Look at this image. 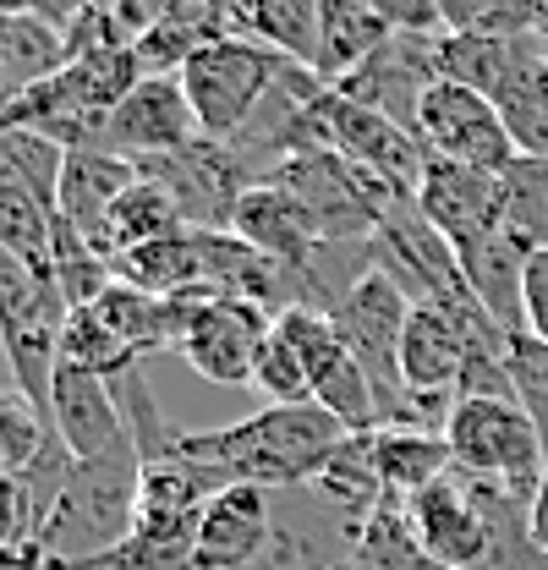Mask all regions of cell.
<instances>
[{
    "mask_svg": "<svg viewBox=\"0 0 548 570\" xmlns=\"http://www.w3.org/2000/svg\"><path fill=\"white\" fill-rule=\"evenodd\" d=\"M373 450H379V478H384L390 499L422 494V489H433V483H444L456 472L450 439L428 433V428H379Z\"/></svg>",
    "mask_w": 548,
    "mask_h": 570,
    "instance_id": "cell-26",
    "label": "cell"
},
{
    "mask_svg": "<svg viewBox=\"0 0 548 570\" xmlns=\"http://www.w3.org/2000/svg\"><path fill=\"white\" fill-rule=\"evenodd\" d=\"M231 22L242 39L274 50L291 67H319V33H324V0H253L231 6Z\"/></svg>",
    "mask_w": 548,
    "mask_h": 570,
    "instance_id": "cell-23",
    "label": "cell"
},
{
    "mask_svg": "<svg viewBox=\"0 0 548 570\" xmlns=\"http://www.w3.org/2000/svg\"><path fill=\"white\" fill-rule=\"evenodd\" d=\"M17 543H39V510L22 478H0V549H17Z\"/></svg>",
    "mask_w": 548,
    "mask_h": 570,
    "instance_id": "cell-34",
    "label": "cell"
},
{
    "mask_svg": "<svg viewBox=\"0 0 548 570\" xmlns=\"http://www.w3.org/2000/svg\"><path fill=\"white\" fill-rule=\"evenodd\" d=\"M285 67H291V61H280L274 50L242 39V33H231V39L198 50V56L182 67V88H187V105H193L204 138H214V142L242 138V127L258 116V105L274 94V82H280Z\"/></svg>",
    "mask_w": 548,
    "mask_h": 570,
    "instance_id": "cell-6",
    "label": "cell"
},
{
    "mask_svg": "<svg viewBox=\"0 0 548 570\" xmlns=\"http://www.w3.org/2000/svg\"><path fill=\"white\" fill-rule=\"evenodd\" d=\"M0 110H6V67H0Z\"/></svg>",
    "mask_w": 548,
    "mask_h": 570,
    "instance_id": "cell-39",
    "label": "cell"
},
{
    "mask_svg": "<svg viewBox=\"0 0 548 570\" xmlns=\"http://www.w3.org/2000/svg\"><path fill=\"white\" fill-rule=\"evenodd\" d=\"M231 236H242L253 253H264L270 264L291 269L296 281H307V291H313V269H319V258H324V242H319V230L307 225V214L296 209L274 181H258V187L236 204ZM313 307H319V296H313Z\"/></svg>",
    "mask_w": 548,
    "mask_h": 570,
    "instance_id": "cell-16",
    "label": "cell"
},
{
    "mask_svg": "<svg viewBox=\"0 0 548 570\" xmlns=\"http://www.w3.org/2000/svg\"><path fill=\"white\" fill-rule=\"evenodd\" d=\"M50 433L71 450V461H99V455H116V450L133 444L121 401H116V384L99 379V373H82V367H61L56 373Z\"/></svg>",
    "mask_w": 548,
    "mask_h": 570,
    "instance_id": "cell-14",
    "label": "cell"
},
{
    "mask_svg": "<svg viewBox=\"0 0 548 570\" xmlns=\"http://www.w3.org/2000/svg\"><path fill=\"white\" fill-rule=\"evenodd\" d=\"M411 307L417 302L379 264H368V275L345 285V296L330 307L345 352L362 362V373L379 395V428H407L411 395L401 384V335H407Z\"/></svg>",
    "mask_w": 548,
    "mask_h": 570,
    "instance_id": "cell-5",
    "label": "cell"
},
{
    "mask_svg": "<svg viewBox=\"0 0 548 570\" xmlns=\"http://www.w3.org/2000/svg\"><path fill=\"white\" fill-rule=\"evenodd\" d=\"M527 258H532V253L516 247L505 230L478 236V242H467V247L456 253L472 302H478L505 335H527Z\"/></svg>",
    "mask_w": 548,
    "mask_h": 570,
    "instance_id": "cell-18",
    "label": "cell"
},
{
    "mask_svg": "<svg viewBox=\"0 0 548 570\" xmlns=\"http://www.w3.org/2000/svg\"><path fill=\"white\" fill-rule=\"evenodd\" d=\"M395 504L407 510L417 549L439 570H478L488 560L493 527H488V504H482L472 478L450 472L444 483H433V489H422L411 499H395Z\"/></svg>",
    "mask_w": 548,
    "mask_h": 570,
    "instance_id": "cell-12",
    "label": "cell"
},
{
    "mask_svg": "<svg viewBox=\"0 0 548 570\" xmlns=\"http://www.w3.org/2000/svg\"><path fill=\"white\" fill-rule=\"evenodd\" d=\"M182 230H187V219L170 204V193L137 176L133 193H121V204L105 214V225H99V236H94V253L116 269L127 253L148 247V242H165V236H182Z\"/></svg>",
    "mask_w": 548,
    "mask_h": 570,
    "instance_id": "cell-25",
    "label": "cell"
},
{
    "mask_svg": "<svg viewBox=\"0 0 548 570\" xmlns=\"http://www.w3.org/2000/svg\"><path fill=\"white\" fill-rule=\"evenodd\" d=\"M444 439H450V455H456V472L472 478V483H488L499 494L532 504L538 489H544L548 472V450L538 423L521 412V401H482V395H461L450 423H444Z\"/></svg>",
    "mask_w": 548,
    "mask_h": 570,
    "instance_id": "cell-3",
    "label": "cell"
},
{
    "mask_svg": "<svg viewBox=\"0 0 548 570\" xmlns=\"http://www.w3.org/2000/svg\"><path fill=\"white\" fill-rule=\"evenodd\" d=\"M253 390L270 395V406H313V390H307V367L302 356L280 341V330L270 335V346L258 352V373H253Z\"/></svg>",
    "mask_w": 548,
    "mask_h": 570,
    "instance_id": "cell-32",
    "label": "cell"
},
{
    "mask_svg": "<svg viewBox=\"0 0 548 570\" xmlns=\"http://www.w3.org/2000/svg\"><path fill=\"white\" fill-rule=\"evenodd\" d=\"M527 527H532V543L548 554V472H544V489L532 499V510H527Z\"/></svg>",
    "mask_w": 548,
    "mask_h": 570,
    "instance_id": "cell-37",
    "label": "cell"
},
{
    "mask_svg": "<svg viewBox=\"0 0 548 570\" xmlns=\"http://www.w3.org/2000/svg\"><path fill=\"white\" fill-rule=\"evenodd\" d=\"M50 444V423L22 390H0V478H22Z\"/></svg>",
    "mask_w": 548,
    "mask_h": 570,
    "instance_id": "cell-31",
    "label": "cell"
},
{
    "mask_svg": "<svg viewBox=\"0 0 548 570\" xmlns=\"http://www.w3.org/2000/svg\"><path fill=\"white\" fill-rule=\"evenodd\" d=\"M94 313H99V318L116 330V341H121V346L143 362V356L176 352V346H182V330H187L193 302L148 296V291H137V285L116 281L105 296H99V302H94Z\"/></svg>",
    "mask_w": 548,
    "mask_h": 570,
    "instance_id": "cell-21",
    "label": "cell"
},
{
    "mask_svg": "<svg viewBox=\"0 0 548 570\" xmlns=\"http://www.w3.org/2000/svg\"><path fill=\"white\" fill-rule=\"evenodd\" d=\"M61 367H82V373H99V379L116 384L121 373H133L143 362L116 341V330L94 307H71L67 330H61Z\"/></svg>",
    "mask_w": 548,
    "mask_h": 570,
    "instance_id": "cell-30",
    "label": "cell"
},
{
    "mask_svg": "<svg viewBox=\"0 0 548 570\" xmlns=\"http://www.w3.org/2000/svg\"><path fill=\"white\" fill-rule=\"evenodd\" d=\"M313 132L330 154H341L345 165L379 176L390 193H401L407 204H417V187H422V170H428V148L411 138L407 127H395L390 116L345 99L335 88H319L313 99Z\"/></svg>",
    "mask_w": 548,
    "mask_h": 570,
    "instance_id": "cell-7",
    "label": "cell"
},
{
    "mask_svg": "<svg viewBox=\"0 0 548 570\" xmlns=\"http://www.w3.org/2000/svg\"><path fill=\"white\" fill-rule=\"evenodd\" d=\"M231 33H236L231 6L170 0V6L159 11V22L143 33V45H137V67H143V77H182V67H187L198 50L219 45V39H231Z\"/></svg>",
    "mask_w": 548,
    "mask_h": 570,
    "instance_id": "cell-19",
    "label": "cell"
},
{
    "mask_svg": "<svg viewBox=\"0 0 548 570\" xmlns=\"http://www.w3.org/2000/svg\"><path fill=\"white\" fill-rule=\"evenodd\" d=\"M532 45H538V56L548 61V0L538 6V28H532Z\"/></svg>",
    "mask_w": 548,
    "mask_h": 570,
    "instance_id": "cell-38",
    "label": "cell"
},
{
    "mask_svg": "<svg viewBox=\"0 0 548 570\" xmlns=\"http://www.w3.org/2000/svg\"><path fill=\"white\" fill-rule=\"evenodd\" d=\"M510 384H516V401L538 423L544 450H548V346L544 341H532V335H516L510 341Z\"/></svg>",
    "mask_w": 548,
    "mask_h": 570,
    "instance_id": "cell-33",
    "label": "cell"
},
{
    "mask_svg": "<svg viewBox=\"0 0 548 570\" xmlns=\"http://www.w3.org/2000/svg\"><path fill=\"white\" fill-rule=\"evenodd\" d=\"M133 165L143 181H154V187L170 193V204L182 209L187 230H198V236L231 230L236 204L258 187V176L242 165V154L231 142H214V138H198L193 148H182V154L133 159Z\"/></svg>",
    "mask_w": 548,
    "mask_h": 570,
    "instance_id": "cell-8",
    "label": "cell"
},
{
    "mask_svg": "<svg viewBox=\"0 0 548 570\" xmlns=\"http://www.w3.org/2000/svg\"><path fill=\"white\" fill-rule=\"evenodd\" d=\"M499 225L516 247L548 253V159H516L499 176Z\"/></svg>",
    "mask_w": 548,
    "mask_h": 570,
    "instance_id": "cell-29",
    "label": "cell"
},
{
    "mask_svg": "<svg viewBox=\"0 0 548 570\" xmlns=\"http://www.w3.org/2000/svg\"><path fill=\"white\" fill-rule=\"evenodd\" d=\"M417 214L461 253L467 242L505 230V225H499V176H482V170H467V165L428 159L422 187H417Z\"/></svg>",
    "mask_w": 548,
    "mask_h": 570,
    "instance_id": "cell-15",
    "label": "cell"
},
{
    "mask_svg": "<svg viewBox=\"0 0 548 570\" xmlns=\"http://www.w3.org/2000/svg\"><path fill=\"white\" fill-rule=\"evenodd\" d=\"M274 187L307 214V225L319 230L324 247H356V242H373L379 225L395 209H411L401 193H390L379 176L345 165L341 154L330 148H313V154H296L285 159L270 176Z\"/></svg>",
    "mask_w": 548,
    "mask_h": 570,
    "instance_id": "cell-4",
    "label": "cell"
},
{
    "mask_svg": "<svg viewBox=\"0 0 548 570\" xmlns=\"http://www.w3.org/2000/svg\"><path fill=\"white\" fill-rule=\"evenodd\" d=\"M193 313H187V330H182V346L176 356L193 362V373L219 384V390H236V384H253L258 373V352L270 346L274 318L253 302H231V296H187Z\"/></svg>",
    "mask_w": 548,
    "mask_h": 570,
    "instance_id": "cell-11",
    "label": "cell"
},
{
    "mask_svg": "<svg viewBox=\"0 0 548 570\" xmlns=\"http://www.w3.org/2000/svg\"><path fill=\"white\" fill-rule=\"evenodd\" d=\"M204 138L182 77H143L133 94L110 110L99 148L121 154V159H159V154H182Z\"/></svg>",
    "mask_w": 548,
    "mask_h": 570,
    "instance_id": "cell-13",
    "label": "cell"
},
{
    "mask_svg": "<svg viewBox=\"0 0 548 570\" xmlns=\"http://www.w3.org/2000/svg\"><path fill=\"white\" fill-rule=\"evenodd\" d=\"M137 187V165L110 154V148H71L67 154V170H61V204L56 214L71 219L77 236H99L105 214L121 204V193Z\"/></svg>",
    "mask_w": 548,
    "mask_h": 570,
    "instance_id": "cell-20",
    "label": "cell"
},
{
    "mask_svg": "<svg viewBox=\"0 0 548 570\" xmlns=\"http://www.w3.org/2000/svg\"><path fill=\"white\" fill-rule=\"evenodd\" d=\"M116 281L137 285L148 296H170V302H187V296H204V253H198V230H182V236H165V242H148L127 253L116 264Z\"/></svg>",
    "mask_w": 548,
    "mask_h": 570,
    "instance_id": "cell-27",
    "label": "cell"
},
{
    "mask_svg": "<svg viewBox=\"0 0 548 570\" xmlns=\"http://www.w3.org/2000/svg\"><path fill=\"white\" fill-rule=\"evenodd\" d=\"M274 532V494L236 483L204 504L198 521V570H253L270 549Z\"/></svg>",
    "mask_w": 548,
    "mask_h": 570,
    "instance_id": "cell-17",
    "label": "cell"
},
{
    "mask_svg": "<svg viewBox=\"0 0 548 570\" xmlns=\"http://www.w3.org/2000/svg\"><path fill=\"white\" fill-rule=\"evenodd\" d=\"M274 330H280V341H285L291 352L302 356L313 406H324V412L341 428H351V433H373V428H379V395H373L362 362L345 352V341L330 313H319V307H291V313L274 318Z\"/></svg>",
    "mask_w": 548,
    "mask_h": 570,
    "instance_id": "cell-10",
    "label": "cell"
},
{
    "mask_svg": "<svg viewBox=\"0 0 548 570\" xmlns=\"http://www.w3.org/2000/svg\"><path fill=\"white\" fill-rule=\"evenodd\" d=\"M527 335L548 346V253L527 258Z\"/></svg>",
    "mask_w": 548,
    "mask_h": 570,
    "instance_id": "cell-35",
    "label": "cell"
},
{
    "mask_svg": "<svg viewBox=\"0 0 548 570\" xmlns=\"http://www.w3.org/2000/svg\"><path fill=\"white\" fill-rule=\"evenodd\" d=\"M0 247L17 253L22 264L33 269H50V253H56V198L39 193L6 154H0Z\"/></svg>",
    "mask_w": 548,
    "mask_h": 570,
    "instance_id": "cell-24",
    "label": "cell"
},
{
    "mask_svg": "<svg viewBox=\"0 0 548 570\" xmlns=\"http://www.w3.org/2000/svg\"><path fill=\"white\" fill-rule=\"evenodd\" d=\"M417 142L428 148V159L467 165V170H482V176H505V170L521 159L510 132H505L499 105L482 99L478 88H467V82H450V77H439V82L422 94Z\"/></svg>",
    "mask_w": 548,
    "mask_h": 570,
    "instance_id": "cell-9",
    "label": "cell"
},
{
    "mask_svg": "<svg viewBox=\"0 0 548 570\" xmlns=\"http://www.w3.org/2000/svg\"><path fill=\"white\" fill-rule=\"evenodd\" d=\"M137 499H143L137 444L99 455V461H77L67 478V494L56 499V510L39 532L50 570H105V560L133 538Z\"/></svg>",
    "mask_w": 548,
    "mask_h": 570,
    "instance_id": "cell-2",
    "label": "cell"
},
{
    "mask_svg": "<svg viewBox=\"0 0 548 570\" xmlns=\"http://www.w3.org/2000/svg\"><path fill=\"white\" fill-rule=\"evenodd\" d=\"M345 433L351 428H341L324 406H264L231 428L182 433L170 455L214 472L219 489L253 483L270 494H291V489L319 483V472L345 444Z\"/></svg>",
    "mask_w": 548,
    "mask_h": 570,
    "instance_id": "cell-1",
    "label": "cell"
},
{
    "mask_svg": "<svg viewBox=\"0 0 548 570\" xmlns=\"http://www.w3.org/2000/svg\"><path fill=\"white\" fill-rule=\"evenodd\" d=\"M390 39H395V28L384 22L379 0H324V33H319V67H313V77L324 88H335L351 71L368 67Z\"/></svg>",
    "mask_w": 548,
    "mask_h": 570,
    "instance_id": "cell-22",
    "label": "cell"
},
{
    "mask_svg": "<svg viewBox=\"0 0 548 570\" xmlns=\"http://www.w3.org/2000/svg\"><path fill=\"white\" fill-rule=\"evenodd\" d=\"M505 132L516 142L521 159H548V61L538 56V45L521 56V67L505 77V88L493 94Z\"/></svg>",
    "mask_w": 548,
    "mask_h": 570,
    "instance_id": "cell-28",
    "label": "cell"
},
{
    "mask_svg": "<svg viewBox=\"0 0 548 570\" xmlns=\"http://www.w3.org/2000/svg\"><path fill=\"white\" fill-rule=\"evenodd\" d=\"M0 570H50L39 543H17V549H0Z\"/></svg>",
    "mask_w": 548,
    "mask_h": 570,
    "instance_id": "cell-36",
    "label": "cell"
}]
</instances>
